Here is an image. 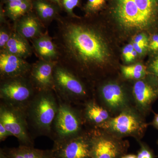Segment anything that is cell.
I'll list each match as a JSON object with an SVG mask.
<instances>
[{
  "label": "cell",
  "instance_id": "cell-1",
  "mask_svg": "<svg viewBox=\"0 0 158 158\" xmlns=\"http://www.w3.org/2000/svg\"><path fill=\"white\" fill-rule=\"evenodd\" d=\"M54 42L60 65L71 70L74 67L86 69L99 67L107 61L106 44L96 30L69 19L60 18Z\"/></svg>",
  "mask_w": 158,
  "mask_h": 158
},
{
  "label": "cell",
  "instance_id": "cell-2",
  "mask_svg": "<svg viewBox=\"0 0 158 158\" xmlns=\"http://www.w3.org/2000/svg\"><path fill=\"white\" fill-rule=\"evenodd\" d=\"M111 15L128 30H143L158 19V0H109Z\"/></svg>",
  "mask_w": 158,
  "mask_h": 158
},
{
  "label": "cell",
  "instance_id": "cell-3",
  "mask_svg": "<svg viewBox=\"0 0 158 158\" xmlns=\"http://www.w3.org/2000/svg\"><path fill=\"white\" fill-rule=\"evenodd\" d=\"M59 106L53 90L36 92L26 110L29 126L40 135H50Z\"/></svg>",
  "mask_w": 158,
  "mask_h": 158
},
{
  "label": "cell",
  "instance_id": "cell-4",
  "mask_svg": "<svg viewBox=\"0 0 158 158\" xmlns=\"http://www.w3.org/2000/svg\"><path fill=\"white\" fill-rule=\"evenodd\" d=\"M147 124L136 110L129 107L123 110L115 117L110 118L96 129L121 138L127 136L139 138L143 135Z\"/></svg>",
  "mask_w": 158,
  "mask_h": 158
},
{
  "label": "cell",
  "instance_id": "cell-5",
  "mask_svg": "<svg viewBox=\"0 0 158 158\" xmlns=\"http://www.w3.org/2000/svg\"><path fill=\"white\" fill-rule=\"evenodd\" d=\"M36 92L28 76L1 80L2 102L25 111Z\"/></svg>",
  "mask_w": 158,
  "mask_h": 158
},
{
  "label": "cell",
  "instance_id": "cell-6",
  "mask_svg": "<svg viewBox=\"0 0 158 158\" xmlns=\"http://www.w3.org/2000/svg\"><path fill=\"white\" fill-rule=\"evenodd\" d=\"M0 123L11 136L17 138L20 145L34 146L25 110L1 101Z\"/></svg>",
  "mask_w": 158,
  "mask_h": 158
},
{
  "label": "cell",
  "instance_id": "cell-7",
  "mask_svg": "<svg viewBox=\"0 0 158 158\" xmlns=\"http://www.w3.org/2000/svg\"><path fill=\"white\" fill-rule=\"evenodd\" d=\"M59 109L53 123L54 143L77 136L81 133V118L78 112L68 102L59 101Z\"/></svg>",
  "mask_w": 158,
  "mask_h": 158
},
{
  "label": "cell",
  "instance_id": "cell-8",
  "mask_svg": "<svg viewBox=\"0 0 158 158\" xmlns=\"http://www.w3.org/2000/svg\"><path fill=\"white\" fill-rule=\"evenodd\" d=\"M91 158H121L125 155L128 142L102 130L95 129L90 133Z\"/></svg>",
  "mask_w": 158,
  "mask_h": 158
},
{
  "label": "cell",
  "instance_id": "cell-9",
  "mask_svg": "<svg viewBox=\"0 0 158 158\" xmlns=\"http://www.w3.org/2000/svg\"><path fill=\"white\" fill-rule=\"evenodd\" d=\"M55 90L67 101L85 96L87 94L85 85L68 69L57 63L53 72Z\"/></svg>",
  "mask_w": 158,
  "mask_h": 158
},
{
  "label": "cell",
  "instance_id": "cell-10",
  "mask_svg": "<svg viewBox=\"0 0 158 158\" xmlns=\"http://www.w3.org/2000/svg\"><path fill=\"white\" fill-rule=\"evenodd\" d=\"M52 149L55 158H91L90 134L81 133L73 138L54 143Z\"/></svg>",
  "mask_w": 158,
  "mask_h": 158
},
{
  "label": "cell",
  "instance_id": "cell-11",
  "mask_svg": "<svg viewBox=\"0 0 158 158\" xmlns=\"http://www.w3.org/2000/svg\"><path fill=\"white\" fill-rule=\"evenodd\" d=\"M57 61L40 60L32 65L28 78L37 92L55 90L53 72Z\"/></svg>",
  "mask_w": 158,
  "mask_h": 158
},
{
  "label": "cell",
  "instance_id": "cell-12",
  "mask_svg": "<svg viewBox=\"0 0 158 158\" xmlns=\"http://www.w3.org/2000/svg\"><path fill=\"white\" fill-rule=\"evenodd\" d=\"M32 65L25 59L5 52L0 54L1 80L27 76Z\"/></svg>",
  "mask_w": 158,
  "mask_h": 158
},
{
  "label": "cell",
  "instance_id": "cell-13",
  "mask_svg": "<svg viewBox=\"0 0 158 158\" xmlns=\"http://www.w3.org/2000/svg\"><path fill=\"white\" fill-rule=\"evenodd\" d=\"M144 78L135 83L133 94L139 110L146 112L158 98V84L148 81Z\"/></svg>",
  "mask_w": 158,
  "mask_h": 158
},
{
  "label": "cell",
  "instance_id": "cell-14",
  "mask_svg": "<svg viewBox=\"0 0 158 158\" xmlns=\"http://www.w3.org/2000/svg\"><path fill=\"white\" fill-rule=\"evenodd\" d=\"M100 94L105 104L114 111H120L128 107L129 98L121 86L115 83L106 84L101 88Z\"/></svg>",
  "mask_w": 158,
  "mask_h": 158
},
{
  "label": "cell",
  "instance_id": "cell-15",
  "mask_svg": "<svg viewBox=\"0 0 158 158\" xmlns=\"http://www.w3.org/2000/svg\"><path fill=\"white\" fill-rule=\"evenodd\" d=\"M0 158H55L52 149L42 150L34 146L19 145L0 150Z\"/></svg>",
  "mask_w": 158,
  "mask_h": 158
},
{
  "label": "cell",
  "instance_id": "cell-16",
  "mask_svg": "<svg viewBox=\"0 0 158 158\" xmlns=\"http://www.w3.org/2000/svg\"><path fill=\"white\" fill-rule=\"evenodd\" d=\"M17 20L15 31L24 38L34 39L42 34L41 23L34 15L28 13Z\"/></svg>",
  "mask_w": 158,
  "mask_h": 158
},
{
  "label": "cell",
  "instance_id": "cell-17",
  "mask_svg": "<svg viewBox=\"0 0 158 158\" xmlns=\"http://www.w3.org/2000/svg\"><path fill=\"white\" fill-rule=\"evenodd\" d=\"M33 41L34 50L41 60H58L59 53L56 45L48 34H41Z\"/></svg>",
  "mask_w": 158,
  "mask_h": 158
},
{
  "label": "cell",
  "instance_id": "cell-18",
  "mask_svg": "<svg viewBox=\"0 0 158 158\" xmlns=\"http://www.w3.org/2000/svg\"><path fill=\"white\" fill-rule=\"evenodd\" d=\"M1 52H6L25 59L31 56L32 49L27 40L15 31L11 34L4 50Z\"/></svg>",
  "mask_w": 158,
  "mask_h": 158
},
{
  "label": "cell",
  "instance_id": "cell-19",
  "mask_svg": "<svg viewBox=\"0 0 158 158\" xmlns=\"http://www.w3.org/2000/svg\"><path fill=\"white\" fill-rule=\"evenodd\" d=\"M85 114L86 119L94 125L96 128L110 118L108 111L94 101H90L86 104Z\"/></svg>",
  "mask_w": 158,
  "mask_h": 158
},
{
  "label": "cell",
  "instance_id": "cell-20",
  "mask_svg": "<svg viewBox=\"0 0 158 158\" xmlns=\"http://www.w3.org/2000/svg\"><path fill=\"white\" fill-rule=\"evenodd\" d=\"M34 6L40 18L44 21L51 20L57 14L56 9L53 6L42 0L36 1Z\"/></svg>",
  "mask_w": 158,
  "mask_h": 158
},
{
  "label": "cell",
  "instance_id": "cell-21",
  "mask_svg": "<svg viewBox=\"0 0 158 158\" xmlns=\"http://www.w3.org/2000/svg\"><path fill=\"white\" fill-rule=\"evenodd\" d=\"M121 70L125 77L133 80L144 78L147 73L145 66L140 64L123 66Z\"/></svg>",
  "mask_w": 158,
  "mask_h": 158
},
{
  "label": "cell",
  "instance_id": "cell-22",
  "mask_svg": "<svg viewBox=\"0 0 158 158\" xmlns=\"http://www.w3.org/2000/svg\"><path fill=\"white\" fill-rule=\"evenodd\" d=\"M32 6L33 3L31 0H22L9 17L12 20L17 21L29 13L32 9Z\"/></svg>",
  "mask_w": 158,
  "mask_h": 158
},
{
  "label": "cell",
  "instance_id": "cell-23",
  "mask_svg": "<svg viewBox=\"0 0 158 158\" xmlns=\"http://www.w3.org/2000/svg\"><path fill=\"white\" fill-rule=\"evenodd\" d=\"M106 0H88L85 7L87 15L94 14L105 8Z\"/></svg>",
  "mask_w": 158,
  "mask_h": 158
},
{
  "label": "cell",
  "instance_id": "cell-24",
  "mask_svg": "<svg viewBox=\"0 0 158 158\" xmlns=\"http://www.w3.org/2000/svg\"><path fill=\"white\" fill-rule=\"evenodd\" d=\"M13 33V32H12ZM12 33L10 32L6 27H1L0 30V48L1 51L4 50L7 43L11 37Z\"/></svg>",
  "mask_w": 158,
  "mask_h": 158
},
{
  "label": "cell",
  "instance_id": "cell-25",
  "mask_svg": "<svg viewBox=\"0 0 158 158\" xmlns=\"http://www.w3.org/2000/svg\"><path fill=\"white\" fill-rule=\"evenodd\" d=\"M155 156L152 150L146 144L141 143V148L138 152L137 158H155Z\"/></svg>",
  "mask_w": 158,
  "mask_h": 158
},
{
  "label": "cell",
  "instance_id": "cell-26",
  "mask_svg": "<svg viewBox=\"0 0 158 158\" xmlns=\"http://www.w3.org/2000/svg\"><path fill=\"white\" fill-rule=\"evenodd\" d=\"M80 0H62V5L69 15L72 17L74 16L73 10L76 7L78 6Z\"/></svg>",
  "mask_w": 158,
  "mask_h": 158
},
{
  "label": "cell",
  "instance_id": "cell-27",
  "mask_svg": "<svg viewBox=\"0 0 158 158\" xmlns=\"http://www.w3.org/2000/svg\"><path fill=\"white\" fill-rule=\"evenodd\" d=\"M133 43L148 46V39L146 35L144 34H138L135 36L133 39Z\"/></svg>",
  "mask_w": 158,
  "mask_h": 158
},
{
  "label": "cell",
  "instance_id": "cell-28",
  "mask_svg": "<svg viewBox=\"0 0 158 158\" xmlns=\"http://www.w3.org/2000/svg\"><path fill=\"white\" fill-rule=\"evenodd\" d=\"M134 47L132 44H129L126 46L123 50V56L126 62H127L129 57L130 55L134 50Z\"/></svg>",
  "mask_w": 158,
  "mask_h": 158
},
{
  "label": "cell",
  "instance_id": "cell-29",
  "mask_svg": "<svg viewBox=\"0 0 158 158\" xmlns=\"http://www.w3.org/2000/svg\"><path fill=\"white\" fill-rule=\"evenodd\" d=\"M148 47L151 50L158 51V35H155L152 36L148 44Z\"/></svg>",
  "mask_w": 158,
  "mask_h": 158
},
{
  "label": "cell",
  "instance_id": "cell-30",
  "mask_svg": "<svg viewBox=\"0 0 158 158\" xmlns=\"http://www.w3.org/2000/svg\"><path fill=\"white\" fill-rule=\"evenodd\" d=\"M11 136L2 123H0V141H3L9 136Z\"/></svg>",
  "mask_w": 158,
  "mask_h": 158
},
{
  "label": "cell",
  "instance_id": "cell-31",
  "mask_svg": "<svg viewBox=\"0 0 158 158\" xmlns=\"http://www.w3.org/2000/svg\"><path fill=\"white\" fill-rule=\"evenodd\" d=\"M133 47L134 49L137 52L138 54H142L146 50L148 46L144 45V44H138L133 43Z\"/></svg>",
  "mask_w": 158,
  "mask_h": 158
},
{
  "label": "cell",
  "instance_id": "cell-32",
  "mask_svg": "<svg viewBox=\"0 0 158 158\" xmlns=\"http://www.w3.org/2000/svg\"><path fill=\"white\" fill-rule=\"evenodd\" d=\"M151 69L153 73L156 76L158 77V57L152 62L151 66Z\"/></svg>",
  "mask_w": 158,
  "mask_h": 158
},
{
  "label": "cell",
  "instance_id": "cell-33",
  "mask_svg": "<svg viewBox=\"0 0 158 158\" xmlns=\"http://www.w3.org/2000/svg\"><path fill=\"white\" fill-rule=\"evenodd\" d=\"M137 54H138L137 52L135 50H134L131 53V55H130V57H129L127 62H129L133 61L135 59V58H136V56H137Z\"/></svg>",
  "mask_w": 158,
  "mask_h": 158
},
{
  "label": "cell",
  "instance_id": "cell-34",
  "mask_svg": "<svg viewBox=\"0 0 158 158\" xmlns=\"http://www.w3.org/2000/svg\"><path fill=\"white\" fill-rule=\"evenodd\" d=\"M152 125L158 130V114H155L152 122Z\"/></svg>",
  "mask_w": 158,
  "mask_h": 158
},
{
  "label": "cell",
  "instance_id": "cell-35",
  "mask_svg": "<svg viewBox=\"0 0 158 158\" xmlns=\"http://www.w3.org/2000/svg\"><path fill=\"white\" fill-rule=\"evenodd\" d=\"M121 158H137V156L134 154L124 155Z\"/></svg>",
  "mask_w": 158,
  "mask_h": 158
},
{
  "label": "cell",
  "instance_id": "cell-36",
  "mask_svg": "<svg viewBox=\"0 0 158 158\" xmlns=\"http://www.w3.org/2000/svg\"><path fill=\"white\" fill-rule=\"evenodd\" d=\"M53 1L55 2L58 5L61 6V0H53Z\"/></svg>",
  "mask_w": 158,
  "mask_h": 158
},
{
  "label": "cell",
  "instance_id": "cell-37",
  "mask_svg": "<svg viewBox=\"0 0 158 158\" xmlns=\"http://www.w3.org/2000/svg\"><path fill=\"white\" fill-rule=\"evenodd\" d=\"M6 3L9 2H12V1H19V0H4ZM20 1H22V0H20Z\"/></svg>",
  "mask_w": 158,
  "mask_h": 158
},
{
  "label": "cell",
  "instance_id": "cell-38",
  "mask_svg": "<svg viewBox=\"0 0 158 158\" xmlns=\"http://www.w3.org/2000/svg\"><path fill=\"white\" fill-rule=\"evenodd\" d=\"M157 144H158V141H157Z\"/></svg>",
  "mask_w": 158,
  "mask_h": 158
}]
</instances>
